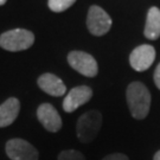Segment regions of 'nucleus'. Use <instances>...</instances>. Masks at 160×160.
<instances>
[{
    "label": "nucleus",
    "instance_id": "obj_1",
    "mask_svg": "<svg viewBox=\"0 0 160 160\" xmlns=\"http://www.w3.org/2000/svg\"><path fill=\"white\" fill-rule=\"evenodd\" d=\"M127 103L131 114L137 120H142L148 115L151 108V94L141 82H132L126 92Z\"/></svg>",
    "mask_w": 160,
    "mask_h": 160
},
{
    "label": "nucleus",
    "instance_id": "obj_2",
    "mask_svg": "<svg viewBox=\"0 0 160 160\" xmlns=\"http://www.w3.org/2000/svg\"><path fill=\"white\" fill-rule=\"evenodd\" d=\"M102 126V114L97 110H89L81 115L76 123V134L81 142L90 143L95 140Z\"/></svg>",
    "mask_w": 160,
    "mask_h": 160
},
{
    "label": "nucleus",
    "instance_id": "obj_3",
    "mask_svg": "<svg viewBox=\"0 0 160 160\" xmlns=\"http://www.w3.org/2000/svg\"><path fill=\"white\" fill-rule=\"evenodd\" d=\"M34 36L24 29L10 30L0 36V46L7 51H23L32 46Z\"/></svg>",
    "mask_w": 160,
    "mask_h": 160
},
{
    "label": "nucleus",
    "instance_id": "obj_4",
    "mask_svg": "<svg viewBox=\"0 0 160 160\" xmlns=\"http://www.w3.org/2000/svg\"><path fill=\"white\" fill-rule=\"evenodd\" d=\"M6 154L11 160H38L39 153L33 145L24 139H11L6 142Z\"/></svg>",
    "mask_w": 160,
    "mask_h": 160
},
{
    "label": "nucleus",
    "instance_id": "obj_5",
    "mask_svg": "<svg viewBox=\"0 0 160 160\" xmlns=\"http://www.w3.org/2000/svg\"><path fill=\"white\" fill-rule=\"evenodd\" d=\"M87 25L90 33L94 36H103L112 28V19L109 14L100 6L94 5L89 8Z\"/></svg>",
    "mask_w": 160,
    "mask_h": 160
},
{
    "label": "nucleus",
    "instance_id": "obj_6",
    "mask_svg": "<svg viewBox=\"0 0 160 160\" xmlns=\"http://www.w3.org/2000/svg\"><path fill=\"white\" fill-rule=\"evenodd\" d=\"M68 62L71 65V68L84 76L94 77L97 75L98 65L96 59L87 52L71 51L68 55Z\"/></svg>",
    "mask_w": 160,
    "mask_h": 160
},
{
    "label": "nucleus",
    "instance_id": "obj_7",
    "mask_svg": "<svg viewBox=\"0 0 160 160\" xmlns=\"http://www.w3.org/2000/svg\"><path fill=\"white\" fill-rule=\"evenodd\" d=\"M155 59V50L152 45H139L131 52L129 63L135 71H145L153 64Z\"/></svg>",
    "mask_w": 160,
    "mask_h": 160
},
{
    "label": "nucleus",
    "instance_id": "obj_8",
    "mask_svg": "<svg viewBox=\"0 0 160 160\" xmlns=\"http://www.w3.org/2000/svg\"><path fill=\"white\" fill-rule=\"evenodd\" d=\"M92 96V88L87 86H80L72 88L67 94L63 101V109L67 113H72L76 109L86 104Z\"/></svg>",
    "mask_w": 160,
    "mask_h": 160
},
{
    "label": "nucleus",
    "instance_id": "obj_9",
    "mask_svg": "<svg viewBox=\"0 0 160 160\" xmlns=\"http://www.w3.org/2000/svg\"><path fill=\"white\" fill-rule=\"evenodd\" d=\"M37 118L46 131L56 133L62 128V119L56 108L50 103H43L37 109Z\"/></svg>",
    "mask_w": 160,
    "mask_h": 160
},
{
    "label": "nucleus",
    "instance_id": "obj_10",
    "mask_svg": "<svg viewBox=\"0 0 160 160\" xmlns=\"http://www.w3.org/2000/svg\"><path fill=\"white\" fill-rule=\"evenodd\" d=\"M37 83L43 92H45L51 96H62L67 92V87L63 83V81L56 75L50 72L42 75L37 81Z\"/></svg>",
    "mask_w": 160,
    "mask_h": 160
},
{
    "label": "nucleus",
    "instance_id": "obj_11",
    "mask_svg": "<svg viewBox=\"0 0 160 160\" xmlns=\"http://www.w3.org/2000/svg\"><path fill=\"white\" fill-rule=\"evenodd\" d=\"M20 110V102L16 97L7 98L2 104H0V127H7L12 125Z\"/></svg>",
    "mask_w": 160,
    "mask_h": 160
},
{
    "label": "nucleus",
    "instance_id": "obj_12",
    "mask_svg": "<svg viewBox=\"0 0 160 160\" xmlns=\"http://www.w3.org/2000/svg\"><path fill=\"white\" fill-rule=\"evenodd\" d=\"M143 34L149 40H155L160 37V10L158 7H151L148 10Z\"/></svg>",
    "mask_w": 160,
    "mask_h": 160
},
{
    "label": "nucleus",
    "instance_id": "obj_13",
    "mask_svg": "<svg viewBox=\"0 0 160 160\" xmlns=\"http://www.w3.org/2000/svg\"><path fill=\"white\" fill-rule=\"evenodd\" d=\"M76 0H49V7L53 12H63L68 10Z\"/></svg>",
    "mask_w": 160,
    "mask_h": 160
},
{
    "label": "nucleus",
    "instance_id": "obj_14",
    "mask_svg": "<svg viewBox=\"0 0 160 160\" xmlns=\"http://www.w3.org/2000/svg\"><path fill=\"white\" fill-rule=\"evenodd\" d=\"M58 160H86V157L78 151L67 149V151H63L59 153Z\"/></svg>",
    "mask_w": 160,
    "mask_h": 160
},
{
    "label": "nucleus",
    "instance_id": "obj_15",
    "mask_svg": "<svg viewBox=\"0 0 160 160\" xmlns=\"http://www.w3.org/2000/svg\"><path fill=\"white\" fill-rule=\"evenodd\" d=\"M102 160H129L128 157L121 153H114V154H109L107 157H104Z\"/></svg>",
    "mask_w": 160,
    "mask_h": 160
},
{
    "label": "nucleus",
    "instance_id": "obj_16",
    "mask_svg": "<svg viewBox=\"0 0 160 160\" xmlns=\"http://www.w3.org/2000/svg\"><path fill=\"white\" fill-rule=\"evenodd\" d=\"M154 83H155V86L158 87L160 89V63L158 64V67L155 68V71H154Z\"/></svg>",
    "mask_w": 160,
    "mask_h": 160
},
{
    "label": "nucleus",
    "instance_id": "obj_17",
    "mask_svg": "<svg viewBox=\"0 0 160 160\" xmlns=\"http://www.w3.org/2000/svg\"><path fill=\"white\" fill-rule=\"evenodd\" d=\"M153 160H160V151L159 152H157L154 154V158H153Z\"/></svg>",
    "mask_w": 160,
    "mask_h": 160
},
{
    "label": "nucleus",
    "instance_id": "obj_18",
    "mask_svg": "<svg viewBox=\"0 0 160 160\" xmlns=\"http://www.w3.org/2000/svg\"><path fill=\"white\" fill-rule=\"evenodd\" d=\"M5 2H6V0H0V6H1V5H4Z\"/></svg>",
    "mask_w": 160,
    "mask_h": 160
}]
</instances>
